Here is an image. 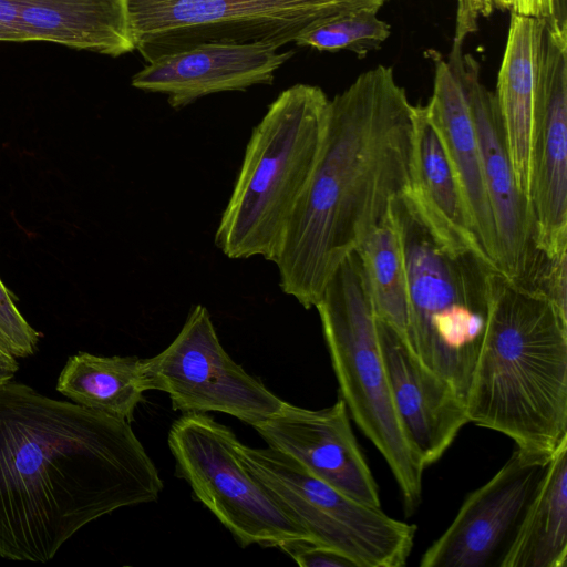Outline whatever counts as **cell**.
<instances>
[{"mask_svg":"<svg viewBox=\"0 0 567 567\" xmlns=\"http://www.w3.org/2000/svg\"><path fill=\"white\" fill-rule=\"evenodd\" d=\"M163 487L130 422L0 385V557L47 563L89 523Z\"/></svg>","mask_w":567,"mask_h":567,"instance_id":"cell-1","label":"cell"},{"mask_svg":"<svg viewBox=\"0 0 567 567\" xmlns=\"http://www.w3.org/2000/svg\"><path fill=\"white\" fill-rule=\"evenodd\" d=\"M413 134L414 105L391 66L362 72L329 100L317 165L274 260L280 289L305 309L403 194Z\"/></svg>","mask_w":567,"mask_h":567,"instance_id":"cell-2","label":"cell"},{"mask_svg":"<svg viewBox=\"0 0 567 567\" xmlns=\"http://www.w3.org/2000/svg\"><path fill=\"white\" fill-rule=\"evenodd\" d=\"M465 409L468 422L539 462L567 440V321L539 289L499 270Z\"/></svg>","mask_w":567,"mask_h":567,"instance_id":"cell-3","label":"cell"},{"mask_svg":"<svg viewBox=\"0 0 567 567\" xmlns=\"http://www.w3.org/2000/svg\"><path fill=\"white\" fill-rule=\"evenodd\" d=\"M328 105L319 86L295 84L252 128L214 236L227 258L274 262L317 165Z\"/></svg>","mask_w":567,"mask_h":567,"instance_id":"cell-4","label":"cell"},{"mask_svg":"<svg viewBox=\"0 0 567 567\" xmlns=\"http://www.w3.org/2000/svg\"><path fill=\"white\" fill-rule=\"evenodd\" d=\"M390 213L408 279V343L465 403L498 269L478 254L447 250L431 235L403 194L393 199Z\"/></svg>","mask_w":567,"mask_h":567,"instance_id":"cell-5","label":"cell"},{"mask_svg":"<svg viewBox=\"0 0 567 567\" xmlns=\"http://www.w3.org/2000/svg\"><path fill=\"white\" fill-rule=\"evenodd\" d=\"M315 308L341 399L384 457L406 511L412 512L421 502L425 465L406 441L392 403L377 317L357 250L338 266Z\"/></svg>","mask_w":567,"mask_h":567,"instance_id":"cell-6","label":"cell"},{"mask_svg":"<svg viewBox=\"0 0 567 567\" xmlns=\"http://www.w3.org/2000/svg\"><path fill=\"white\" fill-rule=\"evenodd\" d=\"M389 0H127L135 50L146 62L202 43H271Z\"/></svg>","mask_w":567,"mask_h":567,"instance_id":"cell-7","label":"cell"},{"mask_svg":"<svg viewBox=\"0 0 567 567\" xmlns=\"http://www.w3.org/2000/svg\"><path fill=\"white\" fill-rule=\"evenodd\" d=\"M236 451L277 505L313 543L339 551L355 567L406 564L415 525L343 494L276 449L250 447L237 440Z\"/></svg>","mask_w":567,"mask_h":567,"instance_id":"cell-8","label":"cell"},{"mask_svg":"<svg viewBox=\"0 0 567 567\" xmlns=\"http://www.w3.org/2000/svg\"><path fill=\"white\" fill-rule=\"evenodd\" d=\"M237 440L230 429L205 413L183 414L167 439L176 474L241 547L312 542L245 466L236 451Z\"/></svg>","mask_w":567,"mask_h":567,"instance_id":"cell-9","label":"cell"},{"mask_svg":"<svg viewBox=\"0 0 567 567\" xmlns=\"http://www.w3.org/2000/svg\"><path fill=\"white\" fill-rule=\"evenodd\" d=\"M141 363L146 390L167 393L172 409L184 414L221 412L252 426L285 403L229 357L200 303L189 310L175 339Z\"/></svg>","mask_w":567,"mask_h":567,"instance_id":"cell-10","label":"cell"},{"mask_svg":"<svg viewBox=\"0 0 567 567\" xmlns=\"http://www.w3.org/2000/svg\"><path fill=\"white\" fill-rule=\"evenodd\" d=\"M529 202L538 252L567 251V30L547 19L530 143Z\"/></svg>","mask_w":567,"mask_h":567,"instance_id":"cell-11","label":"cell"},{"mask_svg":"<svg viewBox=\"0 0 567 567\" xmlns=\"http://www.w3.org/2000/svg\"><path fill=\"white\" fill-rule=\"evenodd\" d=\"M447 62L460 76L474 120L496 234L497 268L508 279L533 286L543 256L536 249L530 203L516 183L495 95L481 82L473 56H449Z\"/></svg>","mask_w":567,"mask_h":567,"instance_id":"cell-12","label":"cell"},{"mask_svg":"<svg viewBox=\"0 0 567 567\" xmlns=\"http://www.w3.org/2000/svg\"><path fill=\"white\" fill-rule=\"evenodd\" d=\"M546 465L515 447L498 472L465 498L451 525L422 555L420 566L497 565Z\"/></svg>","mask_w":567,"mask_h":567,"instance_id":"cell-13","label":"cell"},{"mask_svg":"<svg viewBox=\"0 0 567 567\" xmlns=\"http://www.w3.org/2000/svg\"><path fill=\"white\" fill-rule=\"evenodd\" d=\"M252 427L268 446L288 454L323 482L360 503L381 507L378 485L341 398L319 410L285 402L277 413Z\"/></svg>","mask_w":567,"mask_h":567,"instance_id":"cell-14","label":"cell"},{"mask_svg":"<svg viewBox=\"0 0 567 567\" xmlns=\"http://www.w3.org/2000/svg\"><path fill=\"white\" fill-rule=\"evenodd\" d=\"M271 43H202L158 56L132 78L138 90L167 96L181 109L206 95L270 84L293 51Z\"/></svg>","mask_w":567,"mask_h":567,"instance_id":"cell-15","label":"cell"},{"mask_svg":"<svg viewBox=\"0 0 567 567\" xmlns=\"http://www.w3.org/2000/svg\"><path fill=\"white\" fill-rule=\"evenodd\" d=\"M377 328L399 423L427 467L441 458L468 422L465 403L446 380L422 363L395 330L379 319Z\"/></svg>","mask_w":567,"mask_h":567,"instance_id":"cell-16","label":"cell"},{"mask_svg":"<svg viewBox=\"0 0 567 567\" xmlns=\"http://www.w3.org/2000/svg\"><path fill=\"white\" fill-rule=\"evenodd\" d=\"M431 59L434 84L424 106L425 114L443 145L476 239L497 268L496 234L470 102L458 74L447 60L434 51Z\"/></svg>","mask_w":567,"mask_h":567,"instance_id":"cell-17","label":"cell"},{"mask_svg":"<svg viewBox=\"0 0 567 567\" xmlns=\"http://www.w3.org/2000/svg\"><path fill=\"white\" fill-rule=\"evenodd\" d=\"M546 21L511 12L494 93L516 183L528 202L532 131Z\"/></svg>","mask_w":567,"mask_h":567,"instance_id":"cell-18","label":"cell"},{"mask_svg":"<svg viewBox=\"0 0 567 567\" xmlns=\"http://www.w3.org/2000/svg\"><path fill=\"white\" fill-rule=\"evenodd\" d=\"M403 196L431 235L447 250L456 254L472 251L488 259L471 226L443 145L424 106L420 105H414L410 172Z\"/></svg>","mask_w":567,"mask_h":567,"instance_id":"cell-19","label":"cell"},{"mask_svg":"<svg viewBox=\"0 0 567 567\" xmlns=\"http://www.w3.org/2000/svg\"><path fill=\"white\" fill-rule=\"evenodd\" d=\"M32 41L120 56L135 50L127 0H16Z\"/></svg>","mask_w":567,"mask_h":567,"instance_id":"cell-20","label":"cell"},{"mask_svg":"<svg viewBox=\"0 0 567 567\" xmlns=\"http://www.w3.org/2000/svg\"><path fill=\"white\" fill-rule=\"evenodd\" d=\"M567 563V440L548 461L499 567H565Z\"/></svg>","mask_w":567,"mask_h":567,"instance_id":"cell-21","label":"cell"},{"mask_svg":"<svg viewBox=\"0 0 567 567\" xmlns=\"http://www.w3.org/2000/svg\"><path fill=\"white\" fill-rule=\"evenodd\" d=\"M141 360L78 352L61 370L56 391L75 404L131 423L147 391Z\"/></svg>","mask_w":567,"mask_h":567,"instance_id":"cell-22","label":"cell"},{"mask_svg":"<svg viewBox=\"0 0 567 567\" xmlns=\"http://www.w3.org/2000/svg\"><path fill=\"white\" fill-rule=\"evenodd\" d=\"M357 251L377 319L408 341V279L399 233L390 209Z\"/></svg>","mask_w":567,"mask_h":567,"instance_id":"cell-23","label":"cell"},{"mask_svg":"<svg viewBox=\"0 0 567 567\" xmlns=\"http://www.w3.org/2000/svg\"><path fill=\"white\" fill-rule=\"evenodd\" d=\"M377 13L374 10H361L336 18L302 32L293 42L319 51L348 50L364 58L379 49L391 34L390 24L379 19Z\"/></svg>","mask_w":567,"mask_h":567,"instance_id":"cell-24","label":"cell"},{"mask_svg":"<svg viewBox=\"0 0 567 567\" xmlns=\"http://www.w3.org/2000/svg\"><path fill=\"white\" fill-rule=\"evenodd\" d=\"M39 339L0 279V341L14 358H27L37 350Z\"/></svg>","mask_w":567,"mask_h":567,"instance_id":"cell-25","label":"cell"},{"mask_svg":"<svg viewBox=\"0 0 567 567\" xmlns=\"http://www.w3.org/2000/svg\"><path fill=\"white\" fill-rule=\"evenodd\" d=\"M567 321V251L547 258L543 256L534 285Z\"/></svg>","mask_w":567,"mask_h":567,"instance_id":"cell-26","label":"cell"},{"mask_svg":"<svg viewBox=\"0 0 567 567\" xmlns=\"http://www.w3.org/2000/svg\"><path fill=\"white\" fill-rule=\"evenodd\" d=\"M279 548L301 567H355L339 551L306 539L291 540Z\"/></svg>","mask_w":567,"mask_h":567,"instance_id":"cell-27","label":"cell"},{"mask_svg":"<svg viewBox=\"0 0 567 567\" xmlns=\"http://www.w3.org/2000/svg\"><path fill=\"white\" fill-rule=\"evenodd\" d=\"M493 0H457L455 31L451 52H463L466 38L478 28V21L494 11Z\"/></svg>","mask_w":567,"mask_h":567,"instance_id":"cell-28","label":"cell"},{"mask_svg":"<svg viewBox=\"0 0 567 567\" xmlns=\"http://www.w3.org/2000/svg\"><path fill=\"white\" fill-rule=\"evenodd\" d=\"M511 12L550 19L553 16V0H509Z\"/></svg>","mask_w":567,"mask_h":567,"instance_id":"cell-29","label":"cell"},{"mask_svg":"<svg viewBox=\"0 0 567 567\" xmlns=\"http://www.w3.org/2000/svg\"><path fill=\"white\" fill-rule=\"evenodd\" d=\"M0 23L21 30L19 27V13L16 0H0Z\"/></svg>","mask_w":567,"mask_h":567,"instance_id":"cell-30","label":"cell"},{"mask_svg":"<svg viewBox=\"0 0 567 567\" xmlns=\"http://www.w3.org/2000/svg\"><path fill=\"white\" fill-rule=\"evenodd\" d=\"M18 370L19 364L12 354L0 353V385L11 381Z\"/></svg>","mask_w":567,"mask_h":567,"instance_id":"cell-31","label":"cell"},{"mask_svg":"<svg viewBox=\"0 0 567 567\" xmlns=\"http://www.w3.org/2000/svg\"><path fill=\"white\" fill-rule=\"evenodd\" d=\"M549 20L558 28L567 30V0H553V16Z\"/></svg>","mask_w":567,"mask_h":567,"instance_id":"cell-32","label":"cell"},{"mask_svg":"<svg viewBox=\"0 0 567 567\" xmlns=\"http://www.w3.org/2000/svg\"><path fill=\"white\" fill-rule=\"evenodd\" d=\"M0 41L29 42L32 39L21 30L0 23Z\"/></svg>","mask_w":567,"mask_h":567,"instance_id":"cell-33","label":"cell"},{"mask_svg":"<svg viewBox=\"0 0 567 567\" xmlns=\"http://www.w3.org/2000/svg\"><path fill=\"white\" fill-rule=\"evenodd\" d=\"M495 9L498 10H508L509 9V0H493Z\"/></svg>","mask_w":567,"mask_h":567,"instance_id":"cell-34","label":"cell"},{"mask_svg":"<svg viewBox=\"0 0 567 567\" xmlns=\"http://www.w3.org/2000/svg\"><path fill=\"white\" fill-rule=\"evenodd\" d=\"M0 353L11 354L7 348L3 346V343L0 341Z\"/></svg>","mask_w":567,"mask_h":567,"instance_id":"cell-35","label":"cell"}]
</instances>
